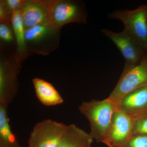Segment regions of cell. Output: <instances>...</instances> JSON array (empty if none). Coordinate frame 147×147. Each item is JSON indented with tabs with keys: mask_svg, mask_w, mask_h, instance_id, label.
Instances as JSON below:
<instances>
[{
	"mask_svg": "<svg viewBox=\"0 0 147 147\" xmlns=\"http://www.w3.org/2000/svg\"><path fill=\"white\" fill-rule=\"evenodd\" d=\"M79 110L89 122L90 134L97 143H102L118 105L108 98L101 100L84 101Z\"/></svg>",
	"mask_w": 147,
	"mask_h": 147,
	"instance_id": "1",
	"label": "cell"
},
{
	"mask_svg": "<svg viewBox=\"0 0 147 147\" xmlns=\"http://www.w3.org/2000/svg\"><path fill=\"white\" fill-rule=\"evenodd\" d=\"M60 30L51 23L39 24L26 30L27 53L47 55L55 50L59 45Z\"/></svg>",
	"mask_w": 147,
	"mask_h": 147,
	"instance_id": "2",
	"label": "cell"
},
{
	"mask_svg": "<svg viewBox=\"0 0 147 147\" xmlns=\"http://www.w3.org/2000/svg\"><path fill=\"white\" fill-rule=\"evenodd\" d=\"M147 86V55L146 54L139 63L125 65L117 84L108 98L119 103L129 92Z\"/></svg>",
	"mask_w": 147,
	"mask_h": 147,
	"instance_id": "3",
	"label": "cell"
},
{
	"mask_svg": "<svg viewBox=\"0 0 147 147\" xmlns=\"http://www.w3.org/2000/svg\"><path fill=\"white\" fill-rule=\"evenodd\" d=\"M108 18L119 20L126 30L138 40L147 52V5L132 10L115 11Z\"/></svg>",
	"mask_w": 147,
	"mask_h": 147,
	"instance_id": "4",
	"label": "cell"
},
{
	"mask_svg": "<svg viewBox=\"0 0 147 147\" xmlns=\"http://www.w3.org/2000/svg\"><path fill=\"white\" fill-rule=\"evenodd\" d=\"M50 14L52 23L59 29L71 23L85 24L87 13L84 4L74 1H50Z\"/></svg>",
	"mask_w": 147,
	"mask_h": 147,
	"instance_id": "5",
	"label": "cell"
},
{
	"mask_svg": "<svg viewBox=\"0 0 147 147\" xmlns=\"http://www.w3.org/2000/svg\"><path fill=\"white\" fill-rule=\"evenodd\" d=\"M67 127L62 123L49 119L38 123L30 134L28 147H57Z\"/></svg>",
	"mask_w": 147,
	"mask_h": 147,
	"instance_id": "6",
	"label": "cell"
},
{
	"mask_svg": "<svg viewBox=\"0 0 147 147\" xmlns=\"http://www.w3.org/2000/svg\"><path fill=\"white\" fill-rule=\"evenodd\" d=\"M101 32L109 38L116 45L125 59V65L139 63L146 51L143 46L125 29L116 33L107 29H102Z\"/></svg>",
	"mask_w": 147,
	"mask_h": 147,
	"instance_id": "7",
	"label": "cell"
},
{
	"mask_svg": "<svg viewBox=\"0 0 147 147\" xmlns=\"http://www.w3.org/2000/svg\"><path fill=\"white\" fill-rule=\"evenodd\" d=\"M133 122L131 118L117 109L102 143L108 147H124L132 136Z\"/></svg>",
	"mask_w": 147,
	"mask_h": 147,
	"instance_id": "8",
	"label": "cell"
},
{
	"mask_svg": "<svg viewBox=\"0 0 147 147\" xmlns=\"http://www.w3.org/2000/svg\"><path fill=\"white\" fill-rule=\"evenodd\" d=\"M19 62L16 59L14 63L11 61H1L0 105L7 108L18 92Z\"/></svg>",
	"mask_w": 147,
	"mask_h": 147,
	"instance_id": "9",
	"label": "cell"
},
{
	"mask_svg": "<svg viewBox=\"0 0 147 147\" xmlns=\"http://www.w3.org/2000/svg\"><path fill=\"white\" fill-rule=\"evenodd\" d=\"M50 5V1H24L21 13L26 30L39 24L51 23Z\"/></svg>",
	"mask_w": 147,
	"mask_h": 147,
	"instance_id": "10",
	"label": "cell"
},
{
	"mask_svg": "<svg viewBox=\"0 0 147 147\" xmlns=\"http://www.w3.org/2000/svg\"><path fill=\"white\" fill-rule=\"evenodd\" d=\"M118 109L132 120L147 113V86L129 92L118 103Z\"/></svg>",
	"mask_w": 147,
	"mask_h": 147,
	"instance_id": "11",
	"label": "cell"
},
{
	"mask_svg": "<svg viewBox=\"0 0 147 147\" xmlns=\"http://www.w3.org/2000/svg\"><path fill=\"white\" fill-rule=\"evenodd\" d=\"M93 141L90 133L74 124L67 125L62 139L57 147H92Z\"/></svg>",
	"mask_w": 147,
	"mask_h": 147,
	"instance_id": "12",
	"label": "cell"
},
{
	"mask_svg": "<svg viewBox=\"0 0 147 147\" xmlns=\"http://www.w3.org/2000/svg\"><path fill=\"white\" fill-rule=\"evenodd\" d=\"M32 82L37 97L43 105L54 106L63 102V98L52 84L38 78L33 79Z\"/></svg>",
	"mask_w": 147,
	"mask_h": 147,
	"instance_id": "13",
	"label": "cell"
},
{
	"mask_svg": "<svg viewBox=\"0 0 147 147\" xmlns=\"http://www.w3.org/2000/svg\"><path fill=\"white\" fill-rule=\"evenodd\" d=\"M11 24L17 43V53L15 59L19 62L22 58L25 57V56L28 53L25 40L26 29L21 10L13 12Z\"/></svg>",
	"mask_w": 147,
	"mask_h": 147,
	"instance_id": "14",
	"label": "cell"
},
{
	"mask_svg": "<svg viewBox=\"0 0 147 147\" xmlns=\"http://www.w3.org/2000/svg\"><path fill=\"white\" fill-rule=\"evenodd\" d=\"M7 108L0 105V147H22L11 129Z\"/></svg>",
	"mask_w": 147,
	"mask_h": 147,
	"instance_id": "15",
	"label": "cell"
},
{
	"mask_svg": "<svg viewBox=\"0 0 147 147\" xmlns=\"http://www.w3.org/2000/svg\"><path fill=\"white\" fill-rule=\"evenodd\" d=\"M132 135H147V114L133 120Z\"/></svg>",
	"mask_w": 147,
	"mask_h": 147,
	"instance_id": "16",
	"label": "cell"
},
{
	"mask_svg": "<svg viewBox=\"0 0 147 147\" xmlns=\"http://www.w3.org/2000/svg\"><path fill=\"white\" fill-rule=\"evenodd\" d=\"M124 147H147V135H132Z\"/></svg>",
	"mask_w": 147,
	"mask_h": 147,
	"instance_id": "17",
	"label": "cell"
},
{
	"mask_svg": "<svg viewBox=\"0 0 147 147\" xmlns=\"http://www.w3.org/2000/svg\"><path fill=\"white\" fill-rule=\"evenodd\" d=\"M13 12L9 8L5 1L0 2V20L1 23L9 24L11 23Z\"/></svg>",
	"mask_w": 147,
	"mask_h": 147,
	"instance_id": "18",
	"label": "cell"
},
{
	"mask_svg": "<svg viewBox=\"0 0 147 147\" xmlns=\"http://www.w3.org/2000/svg\"><path fill=\"white\" fill-rule=\"evenodd\" d=\"M0 38L3 41L5 42H9L13 41V34L8 24L1 23Z\"/></svg>",
	"mask_w": 147,
	"mask_h": 147,
	"instance_id": "19",
	"label": "cell"
},
{
	"mask_svg": "<svg viewBox=\"0 0 147 147\" xmlns=\"http://www.w3.org/2000/svg\"><path fill=\"white\" fill-rule=\"evenodd\" d=\"M6 3L11 10L12 12L17 11L21 10L24 1L21 0H7Z\"/></svg>",
	"mask_w": 147,
	"mask_h": 147,
	"instance_id": "20",
	"label": "cell"
},
{
	"mask_svg": "<svg viewBox=\"0 0 147 147\" xmlns=\"http://www.w3.org/2000/svg\"><path fill=\"white\" fill-rule=\"evenodd\" d=\"M146 114H147V113H146Z\"/></svg>",
	"mask_w": 147,
	"mask_h": 147,
	"instance_id": "21",
	"label": "cell"
}]
</instances>
